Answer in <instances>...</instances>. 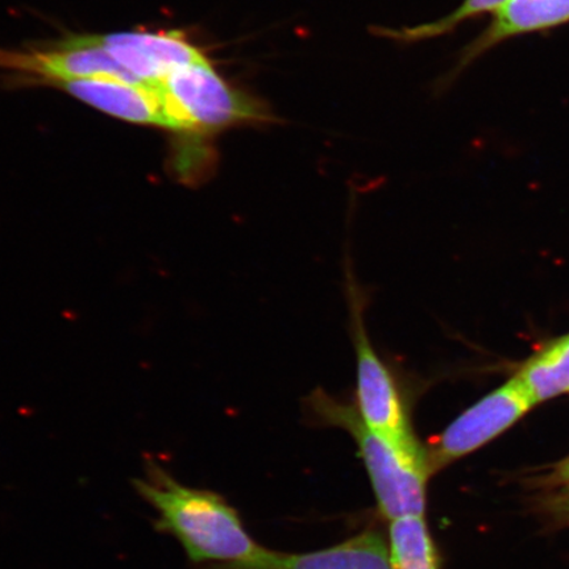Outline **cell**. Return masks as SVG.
<instances>
[{"label": "cell", "instance_id": "obj_5", "mask_svg": "<svg viewBox=\"0 0 569 569\" xmlns=\"http://www.w3.org/2000/svg\"><path fill=\"white\" fill-rule=\"evenodd\" d=\"M532 407L528 390L516 376L462 412L440 433L429 451L432 472L492 442Z\"/></svg>", "mask_w": 569, "mask_h": 569}, {"label": "cell", "instance_id": "obj_13", "mask_svg": "<svg viewBox=\"0 0 569 569\" xmlns=\"http://www.w3.org/2000/svg\"><path fill=\"white\" fill-rule=\"evenodd\" d=\"M509 0H465L457 10L443 19L416 27L402 28V30H390V28H377V34L382 38L402 42H415L438 38L450 33L465 21L486 16L489 12H497Z\"/></svg>", "mask_w": 569, "mask_h": 569}, {"label": "cell", "instance_id": "obj_2", "mask_svg": "<svg viewBox=\"0 0 569 569\" xmlns=\"http://www.w3.org/2000/svg\"><path fill=\"white\" fill-rule=\"evenodd\" d=\"M309 405L323 422L347 430L358 443L383 517L393 521L423 516L426 482L432 473L429 461L410 458L398 450L362 422L353 405L340 402L323 390H316Z\"/></svg>", "mask_w": 569, "mask_h": 569}, {"label": "cell", "instance_id": "obj_10", "mask_svg": "<svg viewBox=\"0 0 569 569\" xmlns=\"http://www.w3.org/2000/svg\"><path fill=\"white\" fill-rule=\"evenodd\" d=\"M264 569H395L386 540L366 531L345 543L309 553L272 552Z\"/></svg>", "mask_w": 569, "mask_h": 569}, {"label": "cell", "instance_id": "obj_12", "mask_svg": "<svg viewBox=\"0 0 569 569\" xmlns=\"http://www.w3.org/2000/svg\"><path fill=\"white\" fill-rule=\"evenodd\" d=\"M390 557L395 569H438L439 560L423 516L390 521Z\"/></svg>", "mask_w": 569, "mask_h": 569}, {"label": "cell", "instance_id": "obj_7", "mask_svg": "<svg viewBox=\"0 0 569 569\" xmlns=\"http://www.w3.org/2000/svg\"><path fill=\"white\" fill-rule=\"evenodd\" d=\"M120 67L149 87H159L177 69L209 60L181 32H119L99 36Z\"/></svg>", "mask_w": 569, "mask_h": 569}, {"label": "cell", "instance_id": "obj_6", "mask_svg": "<svg viewBox=\"0 0 569 569\" xmlns=\"http://www.w3.org/2000/svg\"><path fill=\"white\" fill-rule=\"evenodd\" d=\"M0 69L39 78L47 84L104 76L139 82L112 59L97 34L70 36L28 51L0 48Z\"/></svg>", "mask_w": 569, "mask_h": 569}, {"label": "cell", "instance_id": "obj_15", "mask_svg": "<svg viewBox=\"0 0 569 569\" xmlns=\"http://www.w3.org/2000/svg\"><path fill=\"white\" fill-rule=\"evenodd\" d=\"M557 478L560 481L566 483V487H569V458H567L563 462H560L558 468Z\"/></svg>", "mask_w": 569, "mask_h": 569}, {"label": "cell", "instance_id": "obj_1", "mask_svg": "<svg viewBox=\"0 0 569 569\" xmlns=\"http://www.w3.org/2000/svg\"><path fill=\"white\" fill-rule=\"evenodd\" d=\"M133 486L158 513L156 530L176 538L191 563L264 569L272 551L248 536L237 510L222 496L183 486L152 459L146 462V478Z\"/></svg>", "mask_w": 569, "mask_h": 569}, {"label": "cell", "instance_id": "obj_14", "mask_svg": "<svg viewBox=\"0 0 569 569\" xmlns=\"http://www.w3.org/2000/svg\"><path fill=\"white\" fill-rule=\"evenodd\" d=\"M549 505L555 516L569 522V487L565 492L555 496Z\"/></svg>", "mask_w": 569, "mask_h": 569}, {"label": "cell", "instance_id": "obj_4", "mask_svg": "<svg viewBox=\"0 0 569 569\" xmlns=\"http://www.w3.org/2000/svg\"><path fill=\"white\" fill-rule=\"evenodd\" d=\"M348 280L350 326L356 355V409L369 429L417 460L429 461V452L418 442L410 423L401 383L393 369L377 353L365 320V296Z\"/></svg>", "mask_w": 569, "mask_h": 569}, {"label": "cell", "instance_id": "obj_11", "mask_svg": "<svg viewBox=\"0 0 569 569\" xmlns=\"http://www.w3.org/2000/svg\"><path fill=\"white\" fill-rule=\"evenodd\" d=\"M517 377L533 405L569 390V336L538 353Z\"/></svg>", "mask_w": 569, "mask_h": 569}, {"label": "cell", "instance_id": "obj_9", "mask_svg": "<svg viewBox=\"0 0 569 569\" xmlns=\"http://www.w3.org/2000/svg\"><path fill=\"white\" fill-rule=\"evenodd\" d=\"M569 23V0H509L493 13L490 24L460 56L459 73L505 40L543 32Z\"/></svg>", "mask_w": 569, "mask_h": 569}, {"label": "cell", "instance_id": "obj_8", "mask_svg": "<svg viewBox=\"0 0 569 569\" xmlns=\"http://www.w3.org/2000/svg\"><path fill=\"white\" fill-rule=\"evenodd\" d=\"M107 116L126 122L167 128L158 88L117 77H92L52 83Z\"/></svg>", "mask_w": 569, "mask_h": 569}, {"label": "cell", "instance_id": "obj_3", "mask_svg": "<svg viewBox=\"0 0 569 569\" xmlns=\"http://www.w3.org/2000/svg\"><path fill=\"white\" fill-rule=\"evenodd\" d=\"M156 88L169 130L210 137L234 126L276 120L261 99L231 87L209 60L177 69Z\"/></svg>", "mask_w": 569, "mask_h": 569}]
</instances>
